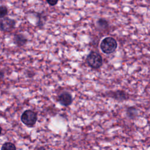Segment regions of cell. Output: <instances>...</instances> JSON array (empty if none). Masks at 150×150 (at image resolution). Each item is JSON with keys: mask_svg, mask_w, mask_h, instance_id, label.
<instances>
[{"mask_svg": "<svg viewBox=\"0 0 150 150\" xmlns=\"http://www.w3.org/2000/svg\"><path fill=\"white\" fill-rule=\"evenodd\" d=\"M117 47V41L111 37L105 38L100 43V49L105 54H110L115 52Z\"/></svg>", "mask_w": 150, "mask_h": 150, "instance_id": "obj_1", "label": "cell"}, {"mask_svg": "<svg viewBox=\"0 0 150 150\" xmlns=\"http://www.w3.org/2000/svg\"><path fill=\"white\" fill-rule=\"evenodd\" d=\"M21 120L25 125L29 127H32L35 125L38 120V117L35 111L31 110H26L21 115Z\"/></svg>", "mask_w": 150, "mask_h": 150, "instance_id": "obj_2", "label": "cell"}, {"mask_svg": "<svg viewBox=\"0 0 150 150\" xmlns=\"http://www.w3.org/2000/svg\"><path fill=\"white\" fill-rule=\"evenodd\" d=\"M86 62L90 67L98 69L102 66L103 59L99 53L96 52H91L87 56Z\"/></svg>", "mask_w": 150, "mask_h": 150, "instance_id": "obj_3", "label": "cell"}, {"mask_svg": "<svg viewBox=\"0 0 150 150\" xmlns=\"http://www.w3.org/2000/svg\"><path fill=\"white\" fill-rule=\"evenodd\" d=\"M15 21L11 18H5L0 22V29L4 32H9L12 30L15 26Z\"/></svg>", "mask_w": 150, "mask_h": 150, "instance_id": "obj_4", "label": "cell"}, {"mask_svg": "<svg viewBox=\"0 0 150 150\" xmlns=\"http://www.w3.org/2000/svg\"><path fill=\"white\" fill-rule=\"evenodd\" d=\"M58 101L62 105L67 107L72 103L73 98L69 93L64 91L58 96Z\"/></svg>", "mask_w": 150, "mask_h": 150, "instance_id": "obj_5", "label": "cell"}, {"mask_svg": "<svg viewBox=\"0 0 150 150\" xmlns=\"http://www.w3.org/2000/svg\"><path fill=\"white\" fill-rule=\"evenodd\" d=\"M110 96L113 98L117 100H124L128 98V96L124 91H116L112 92Z\"/></svg>", "mask_w": 150, "mask_h": 150, "instance_id": "obj_6", "label": "cell"}, {"mask_svg": "<svg viewBox=\"0 0 150 150\" xmlns=\"http://www.w3.org/2000/svg\"><path fill=\"white\" fill-rule=\"evenodd\" d=\"M13 40L15 43L18 46H22L26 44L27 42V39L22 34H16L14 36Z\"/></svg>", "mask_w": 150, "mask_h": 150, "instance_id": "obj_7", "label": "cell"}, {"mask_svg": "<svg viewBox=\"0 0 150 150\" xmlns=\"http://www.w3.org/2000/svg\"><path fill=\"white\" fill-rule=\"evenodd\" d=\"M127 114L128 117L131 118H135L138 114L137 109H136L134 107H131L127 108Z\"/></svg>", "mask_w": 150, "mask_h": 150, "instance_id": "obj_8", "label": "cell"}, {"mask_svg": "<svg viewBox=\"0 0 150 150\" xmlns=\"http://www.w3.org/2000/svg\"><path fill=\"white\" fill-rule=\"evenodd\" d=\"M1 150H16V148L13 143L6 142L2 145Z\"/></svg>", "mask_w": 150, "mask_h": 150, "instance_id": "obj_9", "label": "cell"}, {"mask_svg": "<svg viewBox=\"0 0 150 150\" xmlns=\"http://www.w3.org/2000/svg\"><path fill=\"white\" fill-rule=\"evenodd\" d=\"M97 25L100 27L101 28H106L108 26V22L104 19H100L97 21Z\"/></svg>", "mask_w": 150, "mask_h": 150, "instance_id": "obj_10", "label": "cell"}, {"mask_svg": "<svg viewBox=\"0 0 150 150\" xmlns=\"http://www.w3.org/2000/svg\"><path fill=\"white\" fill-rule=\"evenodd\" d=\"M7 9L5 6H0V18H4L7 14Z\"/></svg>", "mask_w": 150, "mask_h": 150, "instance_id": "obj_11", "label": "cell"}, {"mask_svg": "<svg viewBox=\"0 0 150 150\" xmlns=\"http://www.w3.org/2000/svg\"><path fill=\"white\" fill-rule=\"evenodd\" d=\"M46 1H47V3L51 6L55 5L58 2V0H46Z\"/></svg>", "mask_w": 150, "mask_h": 150, "instance_id": "obj_12", "label": "cell"}, {"mask_svg": "<svg viewBox=\"0 0 150 150\" xmlns=\"http://www.w3.org/2000/svg\"><path fill=\"white\" fill-rule=\"evenodd\" d=\"M36 150H46V148L45 147L43 146H40V147H38L36 148Z\"/></svg>", "mask_w": 150, "mask_h": 150, "instance_id": "obj_13", "label": "cell"}, {"mask_svg": "<svg viewBox=\"0 0 150 150\" xmlns=\"http://www.w3.org/2000/svg\"><path fill=\"white\" fill-rule=\"evenodd\" d=\"M4 73L0 70V80L4 78Z\"/></svg>", "mask_w": 150, "mask_h": 150, "instance_id": "obj_14", "label": "cell"}, {"mask_svg": "<svg viewBox=\"0 0 150 150\" xmlns=\"http://www.w3.org/2000/svg\"><path fill=\"white\" fill-rule=\"evenodd\" d=\"M1 132H2V128H1V127L0 126V135L1 134Z\"/></svg>", "mask_w": 150, "mask_h": 150, "instance_id": "obj_15", "label": "cell"}]
</instances>
